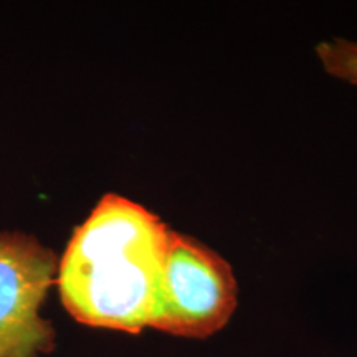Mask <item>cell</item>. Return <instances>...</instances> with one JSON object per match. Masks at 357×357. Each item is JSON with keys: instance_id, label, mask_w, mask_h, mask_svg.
<instances>
[{"instance_id": "6da1fadb", "label": "cell", "mask_w": 357, "mask_h": 357, "mask_svg": "<svg viewBox=\"0 0 357 357\" xmlns=\"http://www.w3.org/2000/svg\"><path fill=\"white\" fill-rule=\"evenodd\" d=\"M169 230L142 205L106 194L58 263L66 311L93 328L132 334L151 328Z\"/></svg>"}, {"instance_id": "7a4b0ae2", "label": "cell", "mask_w": 357, "mask_h": 357, "mask_svg": "<svg viewBox=\"0 0 357 357\" xmlns=\"http://www.w3.org/2000/svg\"><path fill=\"white\" fill-rule=\"evenodd\" d=\"M235 307L236 281L229 263L207 245L169 230L151 328L205 339L229 323Z\"/></svg>"}, {"instance_id": "3957f363", "label": "cell", "mask_w": 357, "mask_h": 357, "mask_svg": "<svg viewBox=\"0 0 357 357\" xmlns=\"http://www.w3.org/2000/svg\"><path fill=\"white\" fill-rule=\"evenodd\" d=\"M58 271L56 255L32 235L0 231V357H38L55 346L40 316Z\"/></svg>"}]
</instances>
